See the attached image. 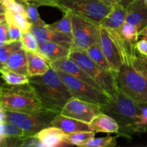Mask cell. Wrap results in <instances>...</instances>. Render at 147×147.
<instances>
[{
  "instance_id": "1f68e13d",
  "label": "cell",
  "mask_w": 147,
  "mask_h": 147,
  "mask_svg": "<svg viewBox=\"0 0 147 147\" xmlns=\"http://www.w3.org/2000/svg\"><path fill=\"white\" fill-rule=\"evenodd\" d=\"M8 30H7V38L9 42L20 41L21 40L22 31L19 27L14 24L8 23Z\"/></svg>"
},
{
  "instance_id": "bcb514c9",
  "label": "cell",
  "mask_w": 147,
  "mask_h": 147,
  "mask_svg": "<svg viewBox=\"0 0 147 147\" xmlns=\"http://www.w3.org/2000/svg\"><path fill=\"white\" fill-rule=\"evenodd\" d=\"M141 37H142V39H145V40H147V35H146V36H141Z\"/></svg>"
},
{
  "instance_id": "484cf974",
  "label": "cell",
  "mask_w": 147,
  "mask_h": 147,
  "mask_svg": "<svg viewBox=\"0 0 147 147\" xmlns=\"http://www.w3.org/2000/svg\"><path fill=\"white\" fill-rule=\"evenodd\" d=\"M118 32L122 40H125L127 42L136 44L138 42V37H139L138 30L136 27L131 23L125 22L121 26L120 30H118Z\"/></svg>"
},
{
  "instance_id": "e0dca14e",
  "label": "cell",
  "mask_w": 147,
  "mask_h": 147,
  "mask_svg": "<svg viewBox=\"0 0 147 147\" xmlns=\"http://www.w3.org/2000/svg\"><path fill=\"white\" fill-rule=\"evenodd\" d=\"M126 10L119 3L112 5L110 12L101 20L99 25L111 30L118 31L125 22Z\"/></svg>"
},
{
  "instance_id": "6da1fadb",
  "label": "cell",
  "mask_w": 147,
  "mask_h": 147,
  "mask_svg": "<svg viewBox=\"0 0 147 147\" xmlns=\"http://www.w3.org/2000/svg\"><path fill=\"white\" fill-rule=\"evenodd\" d=\"M121 39L122 63L115 74L118 88L137 103L147 105V73L136 60L135 44Z\"/></svg>"
},
{
  "instance_id": "cb8c5ba5",
  "label": "cell",
  "mask_w": 147,
  "mask_h": 147,
  "mask_svg": "<svg viewBox=\"0 0 147 147\" xmlns=\"http://www.w3.org/2000/svg\"><path fill=\"white\" fill-rule=\"evenodd\" d=\"M85 52L94 62H95L97 64L99 65L104 70L115 74L112 69H111L108 60L105 58V55H104L102 51V49L99 46V42H97L94 44L93 45L90 46Z\"/></svg>"
},
{
  "instance_id": "277c9868",
  "label": "cell",
  "mask_w": 147,
  "mask_h": 147,
  "mask_svg": "<svg viewBox=\"0 0 147 147\" xmlns=\"http://www.w3.org/2000/svg\"><path fill=\"white\" fill-rule=\"evenodd\" d=\"M0 104L5 110L20 113H37L46 110L29 83L18 86L6 84L0 92Z\"/></svg>"
},
{
  "instance_id": "30bf717a",
  "label": "cell",
  "mask_w": 147,
  "mask_h": 147,
  "mask_svg": "<svg viewBox=\"0 0 147 147\" xmlns=\"http://www.w3.org/2000/svg\"><path fill=\"white\" fill-rule=\"evenodd\" d=\"M99 45L111 69L116 74L122 63L121 37L118 31L99 25Z\"/></svg>"
},
{
  "instance_id": "8d00e7d4",
  "label": "cell",
  "mask_w": 147,
  "mask_h": 147,
  "mask_svg": "<svg viewBox=\"0 0 147 147\" xmlns=\"http://www.w3.org/2000/svg\"><path fill=\"white\" fill-rule=\"evenodd\" d=\"M135 47L138 53L144 55H147V40L141 39L135 44Z\"/></svg>"
},
{
  "instance_id": "7bdbcfd3",
  "label": "cell",
  "mask_w": 147,
  "mask_h": 147,
  "mask_svg": "<svg viewBox=\"0 0 147 147\" xmlns=\"http://www.w3.org/2000/svg\"><path fill=\"white\" fill-rule=\"evenodd\" d=\"M4 20H6L5 13H0V22L4 21Z\"/></svg>"
},
{
  "instance_id": "4dcf8cb0",
  "label": "cell",
  "mask_w": 147,
  "mask_h": 147,
  "mask_svg": "<svg viewBox=\"0 0 147 147\" xmlns=\"http://www.w3.org/2000/svg\"><path fill=\"white\" fill-rule=\"evenodd\" d=\"M116 137L106 136L102 138H92L83 145V147H111L116 146Z\"/></svg>"
},
{
  "instance_id": "ba28073f",
  "label": "cell",
  "mask_w": 147,
  "mask_h": 147,
  "mask_svg": "<svg viewBox=\"0 0 147 147\" xmlns=\"http://www.w3.org/2000/svg\"><path fill=\"white\" fill-rule=\"evenodd\" d=\"M71 20L72 48L86 51L90 46L99 42V24L71 13Z\"/></svg>"
},
{
  "instance_id": "74e56055",
  "label": "cell",
  "mask_w": 147,
  "mask_h": 147,
  "mask_svg": "<svg viewBox=\"0 0 147 147\" xmlns=\"http://www.w3.org/2000/svg\"><path fill=\"white\" fill-rule=\"evenodd\" d=\"M6 120V110L0 104V123H3Z\"/></svg>"
},
{
  "instance_id": "b9f144b4",
  "label": "cell",
  "mask_w": 147,
  "mask_h": 147,
  "mask_svg": "<svg viewBox=\"0 0 147 147\" xmlns=\"http://www.w3.org/2000/svg\"><path fill=\"white\" fill-rule=\"evenodd\" d=\"M6 11V8L4 6V4H2L1 1H0V13H5Z\"/></svg>"
},
{
  "instance_id": "4316f807",
  "label": "cell",
  "mask_w": 147,
  "mask_h": 147,
  "mask_svg": "<svg viewBox=\"0 0 147 147\" xmlns=\"http://www.w3.org/2000/svg\"><path fill=\"white\" fill-rule=\"evenodd\" d=\"M1 73L5 83L10 86H18L29 83V76L25 75L6 69Z\"/></svg>"
},
{
  "instance_id": "8992f818",
  "label": "cell",
  "mask_w": 147,
  "mask_h": 147,
  "mask_svg": "<svg viewBox=\"0 0 147 147\" xmlns=\"http://www.w3.org/2000/svg\"><path fill=\"white\" fill-rule=\"evenodd\" d=\"M112 5L101 0H56V7L63 13L70 12L99 24Z\"/></svg>"
},
{
  "instance_id": "e575fe53",
  "label": "cell",
  "mask_w": 147,
  "mask_h": 147,
  "mask_svg": "<svg viewBox=\"0 0 147 147\" xmlns=\"http://www.w3.org/2000/svg\"><path fill=\"white\" fill-rule=\"evenodd\" d=\"M8 26V23L6 20L0 22V42H9L8 38H7Z\"/></svg>"
},
{
  "instance_id": "5b68a950",
  "label": "cell",
  "mask_w": 147,
  "mask_h": 147,
  "mask_svg": "<svg viewBox=\"0 0 147 147\" xmlns=\"http://www.w3.org/2000/svg\"><path fill=\"white\" fill-rule=\"evenodd\" d=\"M68 57L95 80L109 96L118 90L115 75L104 70L94 62L85 51L72 48Z\"/></svg>"
},
{
  "instance_id": "d6986e66",
  "label": "cell",
  "mask_w": 147,
  "mask_h": 147,
  "mask_svg": "<svg viewBox=\"0 0 147 147\" xmlns=\"http://www.w3.org/2000/svg\"><path fill=\"white\" fill-rule=\"evenodd\" d=\"M70 50L71 49L62 45L47 42L39 45L37 53L50 63L61 57H68Z\"/></svg>"
},
{
  "instance_id": "f35d334b",
  "label": "cell",
  "mask_w": 147,
  "mask_h": 147,
  "mask_svg": "<svg viewBox=\"0 0 147 147\" xmlns=\"http://www.w3.org/2000/svg\"><path fill=\"white\" fill-rule=\"evenodd\" d=\"M132 1H133V0H118V3L120 5H122L124 8H125Z\"/></svg>"
},
{
  "instance_id": "8fae6325",
  "label": "cell",
  "mask_w": 147,
  "mask_h": 147,
  "mask_svg": "<svg viewBox=\"0 0 147 147\" xmlns=\"http://www.w3.org/2000/svg\"><path fill=\"white\" fill-rule=\"evenodd\" d=\"M100 105L85 101L76 98L69 99L61 111V114L89 123L101 112Z\"/></svg>"
},
{
  "instance_id": "ab89813d",
  "label": "cell",
  "mask_w": 147,
  "mask_h": 147,
  "mask_svg": "<svg viewBox=\"0 0 147 147\" xmlns=\"http://www.w3.org/2000/svg\"><path fill=\"white\" fill-rule=\"evenodd\" d=\"M138 35L139 36H146L147 35V25L144 27L141 30H140L138 32Z\"/></svg>"
},
{
  "instance_id": "d590c367",
  "label": "cell",
  "mask_w": 147,
  "mask_h": 147,
  "mask_svg": "<svg viewBox=\"0 0 147 147\" xmlns=\"http://www.w3.org/2000/svg\"><path fill=\"white\" fill-rule=\"evenodd\" d=\"M135 56H136V60L140 67L147 73V55L141 54L138 53L136 50Z\"/></svg>"
},
{
  "instance_id": "7402d4cb",
  "label": "cell",
  "mask_w": 147,
  "mask_h": 147,
  "mask_svg": "<svg viewBox=\"0 0 147 147\" xmlns=\"http://www.w3.org/2000/svg\"><path fill=\"white\" fill-rule=\"evenodd\" d=\"M5 16L7 23L14 24V25L20 28L22 32H28L30 30L32 23L30 22L24 13L6 10Z\"/></svg>"
},
{
  "instance_id": "f546056e",
  "label": "cell",
  "mask_w": 147,
  "mask_h": 147,
  "mask_svg": "<svg viewBox=\"0 0 147 147\" xmlns=\"http://www.w3.org/2000/svg\"><path fill=\"white\" fill-rule=\"evenodd\" d=\"M21 42L22 47L26 51L31 53H37L38 51V44L35 37L31 31L22 32Z\"/></svg>"
},
{
  "instance_id": "2e32d148",
  "label": "cell",
  "mask_w": 147,
  "mask_h": 147,
  "mask_svg": "<svg viewBox=\"0 0 147 147\" xmlns=\"http://www.w3.org/2000/svg\"><path fill=\"white\" fill-rule=\"evenodd\" d=\"M50 126L61 129L65 134L79 131H90L89 123L76 120L69 116H63L61 113H58L54 116L50 123Z\"/></svg>"
},
{
  "instance_id": "ee69618b",
  "label": "cell",
  "mask_w": 147,
  "mask_h": 147,
  "mask_svg": "<svg viewBox=\"0 0 147 147\" xmlns=\"http://www.w3.org/2000/svg\"><path fill=\"white\" fill-rule=\"evenodd\" d=\"M4 70H5V64L0 61V73Z\"/></svg>"
},
{
  "instance_id": "44dd1931",
  "label": "cell",
  "mask_w": 147,
  "mask_h": 147,
  "mask_svg": "<svg viewBox=\"0 0 147 147\" xmlns=\"http://www.w3.org/2000/svg\"><path fill=\"white\" fill-rule=\"evenodd\" d=\"M4 64L6 70L27 76V51L23 47L17 50L10 56Z\"/></svg>"
},
{
  "instance_id": "f1b7e54d",
  "label": "cell",
  "mask_w": 147,
  "mask_h": 147,
  "mask_svg": "<svg viewBox=\"0 0 147 147\" xmlns=\"http://www.w3.org/2000/svg\"><path fill=\"white\" fill-rule=\"evenodd\" d=\"M21 48H22V45L20 40L9 42L0 46V61L3 63H5L7 59L12 53Z\"/></svg>"
},
{
  "instance_id": "7dc6e473",
  "label": "cell",
  "mask_w": 147,
  "mask_h": 147,
  "mask_svg": "<svg viewBox=\"0 0 147 147\" xmlns=\"http://www.w3.org/2000/svg\"><path fill=\"white\" fill-rule=\"evenodd\" d=\"M6 43H7V42H0V46L3 45H4V44H6Z\"/></svg>"
},
{
  "instance_id": "52a82bcc",
  "label": "cell",
  "mask_w": 147,
  "mask_h": 147,
  "mask_svg": "<svg viewBox=\"0 0 147 147\" xmlns=\"http://www.w3.org/2000/svg\"><path fill=\"white\" fill-rule=\"evenodd\" d=\"M58 113L43 110L37 113H20L6 110L5 121L10 122L30 135L50 126L52 120Z\"/></svg>"
},
{
  "instance_id": "9a60e30c",
  "label": "cell",
  "mask_w": 147,
  "mask_h": 147,
  "mask_svg": "<svg viewBox=\"0 0 147 147\" xmlns=\"http://www.w3.org/2000/svg\"><path fill=\"white\" fill-rule=\"evenodd\" d=\"M35 136L38 139L43 147L60 146L66 144L64 142L66 134L54 126L44 128L36 133Z\"/></svg>"
},
{
  "instance_id": "d4e9b609",
  "label": "cell",
  "mask_w": 147,
  "mask_h": 147,
  "mask_svg": "<svg viewBox=\"0 0 147 147\" xmlns=\"http://www.w3.org/2000/svg\"><path fill=\"white\" fill-rule=\"evenodd\" d=\"M48 28L52 30L59 32L61 33L71 37V13L64 12L63 18L59 21L50 24H46Z\"/></svg>"
},
{
  "instance_id": "d6a6232c",
  "label": "cell",
  "mask_w": 147,
  "mask_h": 147,
  "mask_svg": "<svg viewBox=\"0 0 147 147\" xmlns=\"http://www.w3.org/2000/svg\"><path fill=\"white\" fill-rule=\"evenodd\" d=\"M138 129V132H147V105L141 104Z\"/></svg>"
},
{
  "instance_id": "3957f363",
  "label": "cell",
  "mask_w": 147,
  "mask_h": 147,
  "mask_svg": "<svg viewBox=\"0 0 147 147\" xmlns=\"http://www.w3.org/2000/svg\"><path fill=\"white\" fill-rule=\"evenodd\" d=\"M141 104L137 103L118 89L110 96L108 103L102 105L101 111L113 118L119 125V132L130 136L138 132V123ZM118 132V133H119Z\"/></svg>"
},
{
  "instance_id": "4fadbf2b",
  "label": "cell",
  "mask_w": 147,
  "mask_h": 147,
  "mask_svg": "<svg viewBox=\"0 0 147 147\" xmlns=\"http://www.w3.org/2000/svg\"><path fill=\"white\" fill-rule=\"evenodd\" d=\"M46 24H47L40 26L32 24L30 28V31L35 37L38 45L47 42H51L62 45L69 49L73 47V41L71 37L59 32L50 30L48 28Z\"/></svg>"
},
{
  "instance_id": "c3c4849f",
  "label": "cell",
  "mask_w": 147,
  "mask_h": 147,
  "mask_svg": "<svg viewBox=\"0 0 147 147\" xmlns=\"http://www.w3.org/2000/svg\"><path fill=\"white\" fill-rule=\"evenodd\" d=\"M144 3H145V4L146 5V7H147V0H144Z\"/></svg>"
},
{
  "instance_id": "60d3db41",
  "label": "cell",
  "mask_w": 147,
  "mask_h": 147,
  "mask_svg": "<svg viewBox=\"0 0 147 147\" xmlns=\"http://www.w3.org/2000/svg\"><path fill=\"white\" fill-rule=\"evenodd\" d=\"M101 1H104L108 4H110V5H113L115 3H118V0H101Z\"/></svg>"
},
{
  "instance_id": "9c48e42d",
  "label": "cell",
  "mask_w": 147,
  "mask_h": 147,
  "mask_svg": "<svg viewBox=\"0 0 147 147\" xmlns=\"http://www.w3.org/2000/svg\"><path fill=\"white\" fill-rule=\"evenodd\" d=\"M56 72L65 83L74 98L100 106L107 104L109 102L110 96L105 92L97 90L88 83L63 72L58 70H56Z\"/></svg>"
},
{
  "instance_id": "681fc988",
  "label": "cell",
  "mask_w": 147,
  "mask_h": 147,
  "mask_svg": "<svg viewBox=\"0 0 147 147\" xmlns=\"http://www.w3.org/2000/svg\"><path fill=\"white\" fill-rule=\"evenodd\" d=\"M0 92H1V90H0Z\"/></svg>"
},
{
  "instance_id": "7c38bea8",
  "label": "cell",
  "mask_w": 147,
  "mask_h": 147,
  "mask_svg": "<svg viewBox=\"0 0 147 147\" xmlns=\"http://www.w3.org/2000/svg\"><path fill=\"white\" fill-rule=\"evenodd\" d=\"M50 67L54 70L63 72L72 77L82 80L97 90L104 91L102 87L95 80H93L82 67H79L75 62H74L69 57H61V58L51 62Z\"/></svg>"
},
{
  "instance_id": "836d02e7",
  "label": "cell",
  "mask_w": 147,
  "mask_h": 147,
  "mask_svg": "<svg viewBox=\"0 0 147 147\" xmlns=\"http://www.w3.org/2000/svg\"><path fill=\"white\" fill-rule=\"evenodd\" d=\"M19 1H25V2L32 3L37 7L39 6H48V7H56V0H17Z\"/></svg>"
},
{
  "instance_id": "ac0fdd59",
  "label": "cell",
  "mask_w": 147,
  "mask_h": 147,
  "mask_svg": "<svg viewBox=\"0 0 147 147\" xmlns=\"http://www.w3.org/2000/svg\"><path fill=\"white\" fill-rule=\"evenodd\" d=\"M89 129L94 132L104 133H118L119 125L116 121L109 115L101 112L95 116L89 123Z\"/></svg>"
},
{
  "instance_id": "5bb4252c",
  "label": "cell",
  "mask_w": 147,
  "mask_h": 147,
  "mask_svg": "<svg viewBox=\"0 0 147 147\" xmlns=\"http://www.w3.org/2000/svg\"><path fill=\"white\" fill-rule=\"evenodd\" d=\"M125 22L133 24L138 32L147 25V7L144 0H133L126 7Z\"/></svg>"
},
{
  "instance_id": "83f0119b",
  "label": "cell",
  "mask_w": 147,
  "mask_h": 147,
  "mask_svg": "<svg viewBox=\"0 0 147 147\" xmlns=\"http://www.w3.org/2000/svg\"><path fill=\"white\" fill-rule=\"evenodd\" d=\"M20 3L24 6L25 9V13L27 18L30 20V22L33 25H45L46 23L44 21L42 20L39 16L38 12H37V6L34 4L29 2H25V1H20Z\"/></svg>"
},
{
  "instance_id": "603a6c76",
  "label": "cell",
  "mask_w": 147,
  "mask_h": 147,
  "mask_svg": "<svg viewBox=\"0 0 147 147\" xmlns=\"http://www.w3.org/2000/svg\"><path fill=\"white\" fill-rule=\"evenodd\" d=\"M95 132L92 131H79L66 134L64 142L67 145L82 146L91 139L95 137Z\"/></svg>"
},
{
  "instance_id": "7a4b0ae2",
  "label": "cell",
  "mask_w": 147,
  "mask_h": 147,
  "mask_svg": "<svg viewBox=\"0 0 147 147\" xmlns=\"http://www.w3.org/2000/svg\"><path fill=\"white\" fill-rule=\"evenodd\" d=\"M29 83L41 101L43 109L60 113L66 102L73 98L56 70L50 67L40 76H30Z\"/></svg>"
},
{
  "instance_id": "ffe728a7",
  "label": "cell",
  "mask_w": 147,
  "mask_h": 147,
  "mask_svg": "<svg viewBox=\"0 0 147 147\" xmlns=\"http://www.w3.org/2000/svg\"><path fill=\"white\" fill-rule=\"evenodd\" d=\"M27 76H36L44 74L50 68V63L38 53L27 51Z\"/></svg>"
},
{
  "instance_id": "f6af8a7d",
  "label": "cell",
  "mask_w": 147,
  "mask_h": 147,
  "mask_svg": "<svg viewBox=\"0 0 147 147\" xmlns=\"http://www.w3.org/2000/svg\"><path fill=\"white\" fill-rule=\"evenodd\" d=\"M6 84H7V83H5L4 80L3 79L2 76H0V86H5Z\"/></svg>"
}]
</instances>
